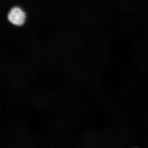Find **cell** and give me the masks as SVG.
<instances>
[{
	"mask_svg": "<svg viewBox=\"0 0 148 148\" xmlns=\"http://www.w3.org/2000/svg\"><path fill=\"white\" fill-rule=\"evenodd\" d=\"M27 11L16 4L10 7L6 13V20L10 26L15 28L23 27L27 23Z\"/></svg>",
	"mask_w": 148,
	"mask_h": 148,
	"instance_id": "6da1fadb",
	"label": "cell"
}]
</instances>
